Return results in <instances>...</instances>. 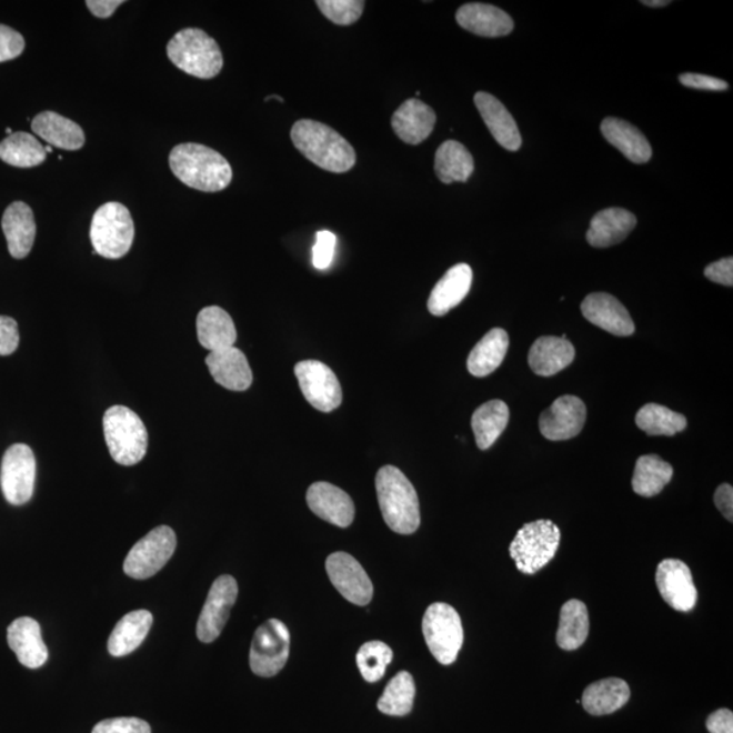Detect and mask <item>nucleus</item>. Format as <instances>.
<instances>
[{
  "label": "nucleus",
  "mask_w": 733,
  "mask_h": 733,
  "mask_svg": "<svg viewBox=\"0 0 733 733\" xmlns=\"http://www.w3.org/2000/svg\"><path fill=\"white\" fill-rule=\"evenodd\" d=\"M335 242L338 238L330 231H320L317 232L315 244L313 248V265L317 269H328L332 265L334 253H335Z\"/></svg>",
  "instance_id": "44"
},
{
  "label": "nucleus",
  "mask_w": 733,
  "mask_h": 733,
  "mask_svg": "<svg viewBox=\"0 0 733 733\" xmlns=\"http://www.w3.org/2000/svg\"><path fill=\"white\" fill-rule=\"evenodd\" d=\"M436 124V114L418 98H411L395 110L391 127L402 142L411 145L423 143Z\"/></svg>",
  "instance_id": "20"
},
{
  "label": "nucleus",
  "mask_w": 733,
  "mask_h": 733,
  "mask_svg": "<svg viewBox=\"0 0 733 733\" xmlns=\"http://www.w3.org/2000/svg\"><path fill=\"white\" fill-rule=\"evenodd\" d=\"M391 660H393V651L382 641H370L360 647L357 655L360 674L369 683L382 680Z\"/></svg>",
  "instance_id": "41"
},
{
  "label": "nucleus",
  "mask_w": 733,
  "mask_h": 733,
  "mask_svg": "<svg viewBox=\"0 0 733 733\" xmlns=\"http://www.w3.org/2000/svg\"><path fill=\"white\" fill-rule=\"evenodd\" d=\"M309 509L318 518L345 529L354 519V504L350 494L329 482H315L308 491Z\"/></svg>",
  "instance_id": "18"
},
{
  "label": "nucleus",
  "mask_w": 733,
  "mask_h": 733,
  "mask_svg": "<svg viewBox=\"0 0 733 733\" xmlns=\"http://www.w3.org/2000/svg\"><path fill=\"white\" fill-rule=\"evenodd\" d=\"M590 633L589 610L578 599H571L561 608L558 644L561 650L576 651Z\"/></svg>",
  "instance_id": "36"
},
{
  "label": "nucleus",
  "mask_w": 733,
  "mask_h": 733,
  "mask_svg": "<svg viewBox=\"0 0 733 733\" xmlns=\"http://www.w3.org/2000/svg\"><path fill=\"white\" fill-rule=\"evenodd\" d=\"M582 313L592 325L606 330L611 334L627 338L634 333L631 314L625 305L610 293H591L582 303Z\"/></svg>",
  "instance_id": "17"
},
{
  "label": "nucleus",
  "mask_w": 733,
  "mask_h": 733,
  "mask_svg": "<svg viewBox=\"0 0 733 733\" xmlns=\"http://www.w3.org/2000/svg\"><path fill=\"white\" fill-rule=\"evenodd\" d=\"M670 3L669 0H644L643 2L647 8H664V6H669Z\"/></svg>",
  "instance_id": "52"
},
{
  "label": "nucleus",
  "mask_w": 733,
  "mask_h": 733,
  "mask_svg": "<svg viewBox=\"0 0 733 733\" xmlns=\"http://www.w3.org/2000/svg\"><path fill=\"white\" fill-rule=\"evenodd\" d=\"M273 98H274V100H278L280 102L284 101L283 98H281L279 96H269V97L265 98V101L273 100Z\"/></svg>",
  "instance_id": "53"
},
{
  "label": "nucleus",
  "mask_w": 733,
  "mask_h": 733,
  "mask_svg": "<svg viewBox=\"0 0 733 733\" xmlns=\"http://www.w3.org/2000/svg\"><path fill=\"white\" fill-rule=\"evenodd\" d=\"M576 357V351L566 335L538 339L529 353L530 369L540 376H553L565 370Z\"/></svg>",
  "instance_id": "27"
},
{
  "label": "nucleus",
  "mask_w": 733,
  "mask_h": 733,
  "mask_svg": "<svg viewBox=\"0 0 733 733\" xmlns=\"http://www.w3.org/2000/svg\"><path fill=\"white\" fill-rule=\"evenodd\" d=\"M237 596L238 584L234 578L223 574L213 582L198 622V637L201 643H213L223 632Z\"/></svg>",
  "instance_id": "13"
},
{
  "label": "nucleus",
  "mask_w": 733,
  "mask_h": 733,
  "mask_svg": "<svg viewBox=\"0 0 733 733\" xmlns=\"http://www.w3.org/2000/svg\"><path fill=\"white\" fill-rule=\"evenodd\" d=\"M680 81L686 88L699 90L724 91L730 88L729 83L723 81V79L701 76V73H682Z\"/></svg>",
  "instance_id": "47"
},
{
  "label": "nucleus",
  "mask_w": 733,
  "mask_h": 733,
  "mask_svg": "<svg viewBox=\"0 0 733 733\" xmlns=\"http://www.w3.org/2000/svg\"><path fill=\"white\" fill-rule=\"evenodd\" d=\"M102 424L114 462L133 466L143 460L149 448V433L137 413L127 406H112L103 415Z\"/></svg>",
  "instance_id": "5"
},
{
  "label": "nucleus",
  "mask_w": 733,
  "mask_h": 733,
  "mask_svg": "<svg viewBox=\"0 0 733 733\" xmlns=\"http://www.w3.org/2000/svg\"><path fill=\"white\" fill-rule=\"evenodd\" d=\"M414 695L413 676L406 671H401L384 689L381 700L378 701V709L389 716H406L412 712Z\"/></svg>",
  "instance_id": "40"
},
{
  "label": "nucleus",
  "mask_w": 733,
  "mask_h": 733,
  "mask_svg": "<svg viewBox=\"0 0 733 733\" xmlns=\"http://www.w3.org/2000/svg\"><path fill=\"white\" fill-rule=\"evenodd\" d=\"M327 572L330 582L342 596L358 606H366L374 594L369 574L351 554L338 552L327 560Z\"/></svg>",
  "instance_id": "14"
},
{
  "label": "nucleus",
  "mask_w": 733,
  "mask_h": 733,
  "mask_svg": "<svg viewBox=\"0 0 733 733\" xmlns=\"http://www.w3.org/2000/svg\"><path fill=\"white\" fill-rule=\"evenodd\" d=\"M472 283L473 271L468 264L450 268L433 287L430 299H428V310L436 317L448 314L468 297Z\"/></svg>",
  "instance_id": "24"
},
{
  "label": "nucleus",
  "mask_w": 733,
  "mask_h": 733,
  "mask_svg": "<svg viewBox=\"0 0 733 733\" xmlns=\"http://www.w3.org/2000/svg\"><path fill=\"white\" fill-rule=\"evenodd\" d=\"M423 633L432 656L440 664L455 662L463 645V626L460 614L445 603H433L423 619Z\"/></svg>",
  "instance_id": "8"
},
{
  "label": "nucleus",
  "mask_w": 733,
  "mask_h": 733,
  "mask_svg": "<svg viewBox=\"0 0 733 733\" xmlns=\"http://www.w3.org/2000/svg\"><path fill=\"white\" fill-rule=\"evenodd\" d=\"M20 345L18 325L10 317L0 315V357H9Z\"/></svg>",
  "instance_id": "46"
},
{
  "label": "nucleus",
  "mask_w": 733,
  "mask_h": 733,
  "mask_svg": "<svg viewBox=\"0 0 733 733\" xmlns=\"http://www.w3.org/2000/svg\"><path fill=\"white\" fill-rule=\"evenodd\" d=\"M152 614L147 610H137L122 616L114 626L108 641V651L114 657L130 655L137 651L150 633L152 626Z\"/></svg>",
  "instance_id": "31"
},
{
  "label": "nucleus",
  "mask_w": 733,
  "mask_h": 733,
  "mask_svg": "<svg viewBox=\"0 0 733 733\" xmlns=\"http://www.w3.org/2000/svg\"><path fill=\"white\" fill-rule=\"evenodd\" d=\"M561 531L548 519L524 524L510 545V555L519 571L534 574L546 566L558 553Z\"/></svg>",
  "instance_id": "6"
},
{
  "label": "nucleus",
  "mask_w": 733,
  "mask_h": 733,
  "mask_svg": "<svg viewBox=\"0 0 733 733\" xmlns=\"http://www.w3.org/2000/svg\"><path fill=\"white\" fill-rule=\"evenodd\" d=\"M0 159L10 167H39L47 159L46 147L33 134L16 132L0 142Z\"/></svg>",
  "instance_id": "38"
},
{
  "label": "nucleus",
  "mask_w": 733,
  "mask_h": 733,
  "mask_svg": "<svg viewBox=\"0 0 733 733\" xmlns=\"http://www.w3.org/2000/svg\"><path fill=\"white\" fill-rule=\"evenodd\" d=\"M195 325H198L199 342L205 350L217 352L234 347L237 341L234 321L228 311L218 305L201 310Z\"/></svg>",
  "instance_id": "28"
},
{
  "label": "nucleus",
  "mask_w": 733,
  "mask_h": 733,
  "mask_svg": "<svg viewBox=\"0 0 733 733\" xmlns=\"http://www.w3.org/2000/svg\"><path fill=\"white\" fill-rule=\"evenodd\" d=\"M656 585L665 603L676 611L689 613L699 601L692 571L681 560H663L656 571Z\"/></svg>",
  "instance_id": "15"
},
{
  "label": "nucleus",
  "mask_w": 733,
  "mask_h": 733,
  "mask_svg": "<svg viewBox=\"0 0 733 733\" xmlns=\"http://www.w3.org/2000/svg\"><path fill=\"white\" fill-rule=\"evenodd\" d=\"M24 49V40L17 30L0 24V63L20 57Z\"/></svg>",
  "instance_id": "45"
},
{
  "label": "nucleus",
  "mask_w": 733,
  "mask_h": 733,
  "mask_svg": "<svg viewBox=\"0 0 733 733\" xmlns=\"http://www.w3.org/2000/svg\"><path fill=\"white\" fill-rule=\"evenodd\" d=\"M177 548V536L168 525L150 531L137 542L124 561V572L137 580L154 576L169 560L173 558Z\"/></svg>",
  "instance_id": "9"
},
{
  "label": "nucleus",
  "mask_w": 733,
  "mask_h": 733,
  "mask_svg": "<svg viewBox=\"0 0 733 733\" xmlns=\"http://www.w3.org/2000/svg\"><path fill=\"white\" fill-rule=\"evenodd\" d=\"M322 14L340 27H348L360 20L365 3L363 0H318Z\"/></svg>",
  "instance_id": "42"
},
{
  "label": "nucleus",
  "mask_w": 733,
  "mask_h": 733,
  "mask_svg": "<svg viewBox=\"0 0 733 733\" xmlns=\"http://www.w3.org/2000/svg\"><path fill=\"white\" fill-rule=\"evenodd\" d=\"M167 51L177 69L194 78L212 79L223 69L218 42L201 29L181 30L169 41Z\"/></svg>",
  "instance_id": "4"
},
{
  "label": "nucleus",
  "mask_w": 733,
  "mask_h": 733,
  "mask_svg": "<svg viewBox=\"0 0 733 733\" xmlns=\"http://www.w3.org/2000/svg\"><path fill=\"white\" fill-rule=\"evenodd\" d=\"M674 475L669 462L657 455H643L635 463L632 486L633 491L643 498L656 496Z\"/></svg>",
  "instance_id": "37"
},
{
  "label": "nucleus",
  "mask_w": 733,
  "mask_h": 733,
  "mask_svg": "<svg viewBox=\"0 0 733 733\" xmlns=\"http://www.w3.org/2000/svg\"><path fill=\"white\" fill-rule=\"evenodd\" d=\"M169 163L177 179L195 191L220 192L232 180L228 159L203 144L175 145L170 152Z\"/></svg>",
  "instance_id": "1"
},
{
  "label": "nucleus",
  "mask_w": 733,
  "mask_h": 733,
  "mask_svg": "<svg viewBox=\"0 0 733 733\" xmlns=\"http://www.w3.org/2000/svg\"><path fill=\"white\" fill-rule=\"evenodd\" d=\"M474 103L485 121L489 132L496 142L509 151H518L522 147V137L516 121L496 97L479 91L474 96Z\"/></svg>",
  "instance_id": "21"
},
{
  "label": "nucleus",
  "mask_w": 733,
  "mask_h": 733,
  "mask_svg": "<svg viewBox=\"0 0 733 733\" xmlns=\"http://www.w3.org/2000/svg\"><path fill=\"white\" fill-rule=\"evenodd\" d=\"M509 420L510 409L503 401H489L476 409L472 418V428L479 449H491L509 425Z\"/></svg>",
  "instance_id": "34"
},
{
  "label": "nucleus",
  "mask_w": 733,
  "mask_h": 733,
  "mask_svg": "<svg viewBox=\"0 0 733 733\" xmlns=\"http://www.w3.org/2000/svg\"><path fill=\"white\" fill-rule=\"evenodd\" d=\"M635 424L646 435L674 436L676 433L686 430L687 419L669 408L657 405V403H647L635 415Z\"/></svg>",
  "instance_id": "39"
},
{
  "label": "nucleus",
  "mask_w": 733,
  "mask_h": 733,
  "mask_svg": "<svg viewBox=\"0 0 733 733\" xmlns=\"http://www.w3.org/2000/svg\"><path fill=\"white\" fill-rule=\"evenodd\" d=\"M2 229L12 259L22 260L32 250L36 240V220L32 208L14 201L6 208Z\"/></svg>",
  "instance_id": "25"
},
{
  "label": "nucleus",
  "mask_w": 733,
  "mask_h": 733,
  "mask_svg": "<svg viewBox=\"0 0 733 733\" xmlns=\"http://www.w3.org/2000/svg\"><path fill=\"white\" fill-rule=\"evenodd\" d=\"M122 3V0H88L86 6L97 18H109Z\"/></svg>",
  "instance_id": "51"
},
{
  "label": "nucleus",
  "mask_w": 733,
  "mask_h": 733,
  "mask_svg": "<svg viewBox=\"0 0 733 733\" xmlns=\"http://www.w3.org/2000/svg\"><path fill=\"white\" fill-rule=\"evenodd\" d=\"M510 338L504 329H492L470 352L468 370L476 378L491 375L496 371L509 351Z\"/></svg>",
  "instance_id": "33"
},
{
  "label": "nucleus",
  "mask_w": 733,
  "mask_h": 733,
  "mask_svg": "<svg viewBox=\"0 0 733 733\" xmlns=\"http://www.w3.org/2000/svg\"><path fill=\"white\" fill-rule=\"evenodd\" d=\"M213 381L232 391H244L252 386L253 372L247 357L235 347L211 352L205 359Z\"/></svg>",
  "instance_id": "22"
},
{
  "label": "nucleus",
  "mask_w": 733,
  "mask_h": 733,
  "mask_svg": "<svg viewBox=\"0 0 733 733\" xmlns=\"http://www.w3.org/2000/svg\"><path fill=\"white\" fill-rule=\"evenodd\" d=\"M631 700V689L619 677L591 683L584 690L582 702L584 711L592 716H606L620 711Z\"/></svg>",
  "instance_id": "32"
},
{
  "label": "nucleus",
  "mask_w": 733,
  "mask_h": 733,
  "mask_svg": "<svg viewBox=\"0 0 733 733\" xmlns=\"http://www.w3.org/2000/svg\"><path fill=\"white\" fill-rule=\"evenodd\" d=\"M291 140L310 162L332 173H347L357 163V152L351 143L320 121H297L291 130Z\"/></svg>",
  "instance_id": "2"
},
{
  "label": "nucleus",
  "mask_w": 733,
  "mask_h": 733,
  "mask_svg": "<svg viewBox=\"0 0 733 733\" xmlns=\"http://www.w3.org/2000/svg\"><path fill=\"white\" fill-rule=\"evenodd\" d=\"M705 277L721 285L732 287L733 284V259H723L705 268Z\"/></svg>",
  "instance_id": "48"
},
{
  "label": "nucleus",
  "mask_w": 733,
  "mask_h": 733,
  "mask_svg": "<svg viewBox=\"0 0 733 733\" xmlns=\"http://www.w3.org/2000/svg\"><path fill=\"white\" fill-rule=\"evenodd\" d=\"M637 218L623 208H608L598 212L586 231V241L592 248H610L619 244L631 234Z\"/></svg>",
  "instance_id": "26"
},
{
  "label": "nucleus",
  "mask_w": 733,
  "mask_h": 733,
  "mask_svg": "<svg viewBox=\"0 0 733 733\" xmlns=\"http://www.w3.org/2000/svg\"><path fill=\"white\" fill-rule=\"evenodd\" d=\"M456 22L461 28L481 37L509 36L513 30L512 18L496 6L468 3L456 11Z\"/></svg>",
  "instance_id": "23"
},
{
  "label": "nucleus",
  "mask_w": 733,
  "mask_h": 733,
  "mask_svg": "<svg viewBox=\"0 0 733 733\" xmlns=\"http://www.w3.org/2000/svg\"><path fill=\"white\" fill-rule=\"evenodd\" d=\"M36 458L27 444H14L4 452L0 469L3 496L12 505L27 504L33 496Z\"/></svg>",
  "instance_id": "11"
},
{
  "label": "nucleus",
  "mask_w": 733,
  "mask_h": 733,
  "mask_svg": "<svg viewBox=\"0 0 733 733\" xmlns=\"http://www.w3.org/2000/svg\"><path fill=\"white\" fill-rule=\"evenodd\" d=\"M379 506L384 522L394 533L409 535L420 525L418 492L400 469L383 466L375 480Z\"/></svg>",
  "instance_id": "3"
},
{
  "label": "nucleus",
  "mask_w": 733,
  "mask_h": 733,
  "mask_svg": "<svg viewBox=\"0 0 733 733\" xmlns=\"http://www.w3.org/2000/svg\"><path fill=\"white\" fill-rule=\"evenodd\" d=\"M709 733H733V713L730 709H719L706 720Z\"/></svg>",
  "instance_id": "49"
},
{
  "label": "nucleus",
  "mask_w": 733,
  "mask_h": 733,
  "mask_svg": "<svg viewBox=\"0 0 733 733\" xmlns=\"http://www.w3.org/2000/svg\"><path fill=\"white\" fill-rule=\"evenodd\" d=\"M714 504L723 513L726 521H733V489L730 484L717 488L716 493H714Z\"/></svg>",
  "instance_id": "50"
},
{
  "label": "nucleus",
  "mask_w": 733,
  "mask_h": 733,
  "mask_svg": "<svg viewBox=\"0 0 733 733\" xmlns=\"http://www.w3.org/2000/svg\"><path fill=\"white\" fill-rule=\"evenodd\" d=\"M604 139L620 150L629 161L646 163L652 158V147L637 128L625 120L608 118L601 125Z\"/></svg>",
  "instance_id": "30"
},
{
  "label": "nucleus",
  "mask_w": 733,
  "mask_h": 733,
  "mask_svg": "<svg viewBox=\"0 0 733 733\" xmlns=\"http://www.w3.org/2000/svg\"><path fill=\"white\" fill-rule=\"evenodd\" d=\"M91 733H151V726L142 719L118 717L101 721Z\"/></svg>",
  "instance_id": "43"
},
{
  "label": "nucleus",
  "mask_w": 733,
  "mask_h": 733,
  "mask_svg": "<svg viewBox=\"0 0 733 733\" xmlns=\"http://www.w3.org/2000/svg\"><path fill=\"white\" fill-rule=\"evenodd\" d=\"M32 130L48 144L67 151L81 150L84 144V132L81 125L54 112L37 114L32 121Z\"/></svg>",
  "instance_id": "29"
},
{
  "label": "nucleus",
  "mask_w": 733,
  "mask_h": 733,
  "mask_svg": "<svg viewBox=\"0 0 733 733\" xmlns=\"http://www.w3.org/2000/svg\"><path fill=\"white\" fill-rule=\"evenodd\" d=\"M586 420L584 402L574 395H562L540 418L543 438L561 442L576 438Z\"/></svg>",
  "instance_id": "16"
},
{
  "label": "nucleus",
  "mask_w": 733,
  "mask_h": 733,
  "mask_svg": "<svg viewBox=\"0 0 733 733\" xmlns=\"http://www.w3.org/2000/svg\"><path fill=\"white\" fill-rule=\"evenodd\" d=\"M133 238V219L125 205L112 201L98 208L90 228V240L97 254L119 260L130 252Z\"/></svg>",
  "instance_id": "7"
},
{
  "label": "nucleus",
  "mask_w": 733,
  "mask_h": 733,
  "mask_svg": "<svg viewBox=\"0 0 733 733\" xmlns=\"http://www.w3.org/2000/svg\"><path fill=\"white\" fill-rule=\"evenodd\" d=\"M435 171L443 183L466 182L473 174L474 159L462 143L448 140L436 151Z\"/></svg>",
  "instance_id": "35"
},
{
  "label": "nucleus",
  "mask_w": 733,
  "mask_h": 733,
  "mask_svg": "<svg viewBox=\"0 0 733 733\" xmlns=\"http://www.w3.org/2000/svg\"><path fill=\"white\" fill-rule=\"evenodd\" d=\"M8 643L20 663L30 670L42 667L47 663L49 652L42 640L39 622L30 616H21L8 629Z\"/></svg>",
  "instance_id": "19"
},
{
  "label": "nucleus",
  "mask_w": 733,
  "mask_h": 733,
  "mask_svg": "<svg viewBox=\"0 0 733 733\" xmlns=\"http://www.w3.org/2000/svg\"><path fill=\"white\" fill-rule=\"evenodd\" d=\"M295 376L304 399L320 412H332L342 402L338 376L318 360H303L295 365Z\"/></svg>",
  "instance_id": "12"
},
{
  "label": "nucleus",
  "mask_w": 733,
  "mask_h": 733,
  "mask_svg": "<svg viewBox=\"0 0 733 733\" xmlns=\"http://www.w3.org/2000/svg\"><path fill=\"white\" fill-rule=\"evenodd\" d=\"M289 627L279 620H269L257 629L250 647V669L255 675L271 677L284 669L290 656Z\"/></svg>",
  "instance_id": "10"
}]
</instances>
